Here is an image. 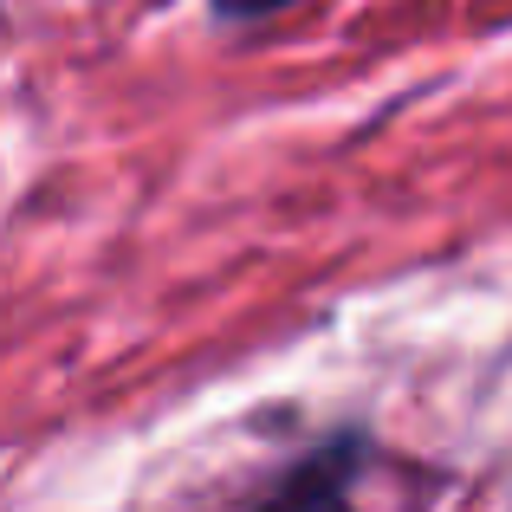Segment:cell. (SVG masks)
Segmentation results:
<instances>
[{
    "label": "cell",
    "instance_id": "1",
    "mask_svg": "<svg viewBox=\"0 0 512 512\" xmlns=\"http://www.w3.org/2000/svg\"><path fill=\"white\" fill-rule=\"evenodd\" d=\"M260 512H350L338 474H325V467H305L299 480H286V487L273 493Z\"/></svg>",
    "mask_w": 512,
    "mask_h": 512
},
{
    "label": "cell",
    "instance_id": "2",
    "mask_svg": "<svg viewBox=\"0 0 512 512\" xmlns=\"http://www.w3.org/2000/svg\"><path fill=\"white\" fill-rule=\"evenodd\" d=\"M279 7H292V0H214L221 20H266V13H279Z\"/></svg>",
    "mask_w": 512,
    "mask_h": 512
}]
</instances>
